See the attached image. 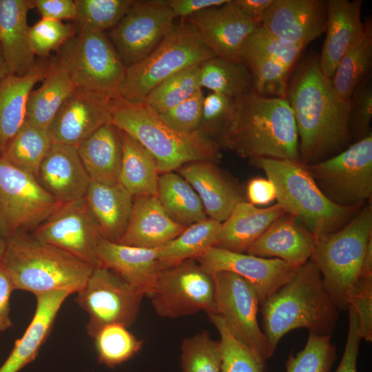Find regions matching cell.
<instances>
[{
	"mask_svg": "<svg viewBox=\"0 0 372 372\" xmlns=\"http://www.w3.org/2000/svg\"><path fill=\"white\" fill-rule=\"evenodd\" d=\"M285 99L292 110L299 159L312 165L342 152L351 143L349 101L335 92L319 65L318 56L303 59L289 76Z\"/></svg>",
	"mask_w": 372,
	"mask_h": 372,
	"instance_id": "cell-1",
	"label": "cell"
},
{
	"mask_svg": "<svg viewBox=\"0 0 372 372\" xmlns=\"http://www.w3.org/2000/svg\"><path fill=\"white\" fill-rule=\"evenodd\" d=\"M220 146L249 160L300 161L296 124L287 99L254 90L234 99L233 118Z\"/></svg>",
	"mask_w": 372,
	"mask_h": 372,
	"instance_id": "cell-2",
	"label": "cell"
},
{
	"mask_svg": "<svg viewBox=\"0 0 372 372\" xmlns=\"http://www.w3.org/2000/svg\"><path fill=\"white\" fill-rule=\"evenodd\" d=\"M263 333L276 351L280 339L296 329L331 335L338 309L326 290L319 269L310 260L261 306Z\"/></svg>",
	"mask_w": 372,
	"mask_h": 372,
	"instance_id": "cell-3",
	"label": "cell"
},
{
	"mask_svg": "<svg viewBox=\"0 0 372 372\" xmlns=\"http://www.w3.org/2000/svg\"><path fill=\"white\" fill-rule=\"evenodd\" d=\"M111 122L153 156L160 174L195 161L220 162V147L216 141L199 130L185 133L172 128L145 102L114 99Z\"/></svg>",
	"mask_w": 372,
	"mask_h": 372,
	"instance_id": "cell-4",
	"label": "cell"
},
{
	"mask_svg": "<svg viewBox=\"0 0 372 372\" xmlns=\"http://www.w3.org/2000/svg\"><path fill=\"white\" fill-rule=\"evenodd\" d=\"M1 262L14 290L35 295L56 290L79 292L94 267L72 254L21 232L6 239Z\"/></svg>",
	"mask_w": 372,
	"mask_h": 372,
	"instance_id": "cell-5",
	"label": "cell"
},
{
	"mask_svg": "<svg viewBox=\"0 0 372 372\" xmlns=\"http://www.w3.org/2000/svg\"><path fill=\"white\" fill-rule=\"evenodd\" d=\"M249 161L275 185L277 203L316 239L339 230L361 209L332 203L300 161L264 158Z\"/></svg>",
	"mask_w": 372,
	"mask_h": 372,
	"instance_id": "cell-6",
	"label": "cell"
},
{
	"mask_svg": "<svg viewBox=\"0 0 372 372\" xmlns=\"http://www.w3.org/2000/svg\"><path fill=\"white\" fill-rule=\"evenodd\" d=\"M371 240V200L341 229L316 239L310 260L319 269L324 287L338 310L349 309L350 293Z\"/></svg>",
	"mask_w": 372,
	"mask_h": 372,
	"instance_id": "cell-7",
	"label": "cell"
},
{
	"mask_svg": "<svg viewBox=\"0 0 372 372\" xmlns=\"http://www.w3.org/2000/svg\"><path fill=\"white\" fill-rule=\"evenodd\" d=\"M214 56L194 28L182 20L148 55L125 68L119 96L130 102L143 103L169 77Z\"/></svg>",
	"mask_w": 372,
	"mask_h": 372,
	"instance_id": "cell-8",
	"label": "cell"
},
{
	"mask_svg": "<svg viewBox=\"0 0 372 372\" xmlns=\"http://www.w3.org/2000/svg\"><path fill=\"white\" fill-rule=\"evenodd\" d=\"M56 58L76 87L112 99L120 97L126 68L105 32L77 28L74 36L59 49Z\"/></svg>",
	"mask_w": 372,
	"mask_h": 372,
	"instance_id": "cell-9",
	"label": "cell"
},
{
	"mask_svg": "<svg viewBox=\"0 0 372 372\" xmlns=\"http://www.w3.org/2000/svg\"><path fill=\"white\" fill-rule=\"evenodd\" d=\"M307 167L332 203L341 207H362L372 198V134Z\"/></svg>",
	"mask_w": 372,
	"mask_h": 372,
	"instance_id": "cell-10",
	"label": "cell"
},
{
	"mask_svg": "<svg viewBox=\"0 0 372 372\" xmlns=\"http://www.w3.org/2000/svg\"><path fill=\"white\" fill-rule=\"evenodd\" d=\"M145 293L114 271L94 268L75 302L88 314L85 326L94 338L105 326L113 324L130 328L139 313Z\"/></svg>",
	"mask_w": 372,
	"mask_h": 372,
	"instance_id": "cell-11",
	"label": "cell"
},
{
	"mask_svg": "<svg viewBox=\"0 0 372 372\" xmlns=\"http://www.w3.org/2000/svg\"><path fill=\"white\" fill-rule=\"evenodd\" d=\"M62 203L37 178L0 158V236L31 233Z\"/></svg>",
	"mask_w": 372,
	"mask_h": 372,
	"instance_id": "cell-12",
	"label": "cell"
},
{
	"mask_svg": "<svg viewBox=\"0 0 372 372\" xmlns=\"http://www.w3.org/2000/svg\"><path fill=\"white\" fill-rule=\"evenodd\" d=\"M156 313L177 318L204 311L216 313L211 275L196 260H187L161 269L155 287L149 296Z\"/></svg>",
	"mask_w": 372,
	"mask_h": 372,
	"instance_id": "cell-13",
	"label": "cell"
},
{
	"mask_svg": "<svg viewBox=\"0 0 372 372\" xmlns=\"http://www.w3.org/2000/svg\"><path fill=\"white\" fill-rule=\"evenodd\" d=\"M214 287L216 311L231 333L262 360L275 351L260 330L257 318L259 302L251 284L229 271L211 273Z\"/></svg>",
	"mask_w": 372,
	"mask_h": 372,
	"instance_id": "cell-14",
	"label": "cell"
},
{
	"mask_svg": "<svg viewBox=\"0 0 372 372\" xmlns=\"http://www.w3.org/2000/svg\"><path fill=\"white\" fill-rule=\"evenodd\" d=\"M175 19L167 0L134 1L109 37L125 68L148 55L172 30Z\"/></svg>",
	"mask_w": 372,
	"mask_h": 372,
	"instance_id": "cell-15",
	"label": "cell"
},
{
	"mask_svg": "<svg viewBox=\"0 0 372 372\" xmlns=\"http://www.w3.org/2000/svg\"><path fill=\"white\" fill-rule=\"evenodd\" d=\"M31 234L94 267L99 266L96 250L103 238L85 197L62 203Z\"/></svg>",
	"mask_w": 372,
	"mask_h": 372,
	"instance_id": "cell-16",
	"label": "cell"
},
{
	"mask_svg": "<svg viewBox=\"0 0 372 372\" xmlns=\"http://www.w3.org/2000/svg\"><path fill=\"white\" fill-rule=\"evenodd\" d=\"M196 260L209 274L229 271L248 281L256 291L260 306L287 283L298 269L278 258H262L216 247Z\"/></svg>",
	"mask_w": 372,
	"mask_h": 372,
	"instance_id": "cell-17",
	"label": "cell"
},
{
	"mask_svg": "<svg viewBox=\"0 0 372 372\" xmlns=\"http://www.w3.org/2000/svg\"><path fill=\"white\" fill-rule=\"evenodd\" d=\"M113 99L76 87L48 129L52 143L77 147L99 127L112 121Z\"/></svg>",
	"mask_w": 372,
	"mask_h": 372,
	"instance_id": "cell-18",
	"label": "cell"
},
{
	"mask_svg": "<svg viewBox=\"0 0 372 372\" xmlns=\"http://www.w3.org/2000/svg\"><path fill=\"white\" fill-rule=\"evenodd\" d=\"M183 20L194 28L216 56L240 63H242L240 52L245 41L258 27L241 14L232 0Z\"/></svg>",
	"mask_w": 372,
	"mask_h": 372,
	"instance_id": "cell-19",
	"label": "cell"
},
{
	"mask_svg": "<svg viewBox=\"0 0 372 372\" xmlns=\"http://www.w3.org/2000/svg\"><path fill=\"white\" fill-rule=\"evenodd\" d=\"M327 1L273 0L261 26L287 41L307 46L325 32Z\"/></svg>",
	"mask_w": 372,
	"mask_h": 372,
	"instance_id": "cell-20",
	"label": "cell"
},
{
	"mask_svg": "<svg viewBox=\"0 0 372 372\" xmlns=\"http://www.w3.org/2000/svg\"><path fill=\"white\" fill-rule=\"evenodd\" d=\"M177 171L198 195L208 218L223 223L238 203L245 201L240 185L218 164L195 161Z\"/></svg>",
	"mask_w": 372,
	"mask_h": 372,
	"instance_id": "cell-21",
	"label": "cell"
},
{
	"mask_svg": "<svg viewBox=\"0 0 372 372\" xmlns=\"http://www.w3.org/2000/svg\"><path fill=\"white\" fill-rule=\"evenodd\" d=\"M36 178L61 203L84 198L91 182L77 147L55 143H52Z\"/></svg>",
	"mask_w": 372,
	"mask_h": 372,
	"instance_id": "cell-22",
	"label": "cell"
},
{
	"mask_svg": "<svg viewBox=\"0 0 372 372\" xmlns=\"http://www.w3.org/2000/svg\"><path fill=\"white\" fill-rule=\"evenodd\" d=\"M315 242L313 234L286 213L275 220L245 253L278 258L298 268L310 260Z\"/></svg>",
	"mask_w": 372,
	"mask_h": 372,
	"instance_id": "cell-23",
	"label": "cell"
},
{
	"mask_svg": "<svg viewBox=\"0 0 372 372\" xmlns=\"http://www.w3.org/2000/svg\"><path fill=\"white\" fill-rule=\"evenodd\" d=\"M32 8L34 0H0V46L10 74L26 75L37 63L28 23Z\"/></svg>",
	"mask_w": 372,
	"mask_h": 372,
	"instance_id": "cell-24",
	"label": "cell"
},
{
	"mask_svg": "<svg viewBox=\"0 0 372 372\" xmlns=\"http://www.w3.org/2000/svg\"><path fill=\"white\" fill-rule=\"evenodd\" d=\"M362 5V0L327 1L326 37L318 61L329 78L333 76L339 61L363 31Z\"/></svg>",
	"mask_w": 372,
	"mask_h": 372,
	"instance_id": "cell-25",
	"label": "cell"
},
{
	"mask_svg": "<svg viewBox=\"0 0 372 372\" xmlns=\"http://www.w3.org/2000/svg\"><path fill=\"white\" fill-rule=\"evenodd\" d=\"M71 293L56 290L35 295L36 309L31 322L17 339L0 372H19L33 362L53 328L56 316L65 299Z\"/></svg>",
	"mask_w": 372,
	"mask_h": 372,
	"instance_id": "cell-26",
	"label": "cell"
},
{
	"mask_svg": "<svg viewBox=\"0 0 372 372\" xmlns=\"http://www.w3.org/2000/svg\"><path fill=\"white\" fill-rule=\"evenodd\" d=\"M158 249L127 246L102 238L96 256L99 266L114 271L149 296L161 270Z\"/></svg>",
	"mask_w": 372,
	"mask_h": 372,
	"instance_id": "cell-27",
	"label": "cell"
},
{
	"mask_svg": "<svg viewBox=\"0 0 372 372\" xmlns=\"http://www.w3.org/2000/svg\"><path fill=\"white\" fill-rule=\"evenodd\" d=\"M186 227L169 218L156 196L134 197L127 229L117 243L147 249L160 248Z\"/></svg>",
	"mask_w": 372,
	"mask_h": 372,
	"instance_id": "cell-28",
	"label": "cell"
},
{
	"mask_svg": "<svg viewBox=\"0 0 372 372\" xmlns=\"http://www.w3.org/2000/svg\"><path fill=\"white\" fill-rule=\"evenodd\" d=\"M50 59H40L24 76L9 74L0 80V158L25 121L28 95L42 81Z\"/></svg>",
	"mask_w": 372,
	"mask_h": 372,
	"instance_id": "cell-29",
	"label": "cell"
},
{
	"mask_svg": "<svg viewBox=\"0 0 372 372\" xmlns=\"http://www.w3.org/2000/svg\"><path fill=\"white\" fill-rule=\"evenodd\" d=\"M85 199L102 237L118 242L130 218L134 196L120 183L105 185L91 180Z\"/></svg>",
	"mask_w": 372,
	"mask_h": 372,
	"instance_id": "cell-30",
	"label": "cell"
},
{
	"mask_svg": "<svg viewBox=\"0 0 372 372\" xmlns=\"http://www.w3.org/2000/svg\"><path fill=\"white\" fill-rule=\"evenodd\" d=\"M286 214L278 203L260 208L247 201L238 203L227 218L222 223L216 247L245 253L278 218Z\"/></svg>",
	"mask_w": 372,
	"mask_h": 372,
	"instance_id": "cell-31",
	"label": "cell"
},
{
	"mask_svg": "<svg viewBox=\"0 0 372 372\" xmlns=\"http://www.w3.org/2000/svg\"><path fill=\"white\" fill-rule=\"evenodd\" d=\"M77 150L92 181L105 185L119 183L121 134L112 122L99 127L77 147Z\"/></svg>",
	"mask_w": 372,
	"mask_h": 372,
	"instance_id": "cell-32",
	"label": "cell"
},
{
	"mask_svg": "<svg viewBox=\"0 0 372 372\" xmlns=\"http://www.w3.org/2000/svg\"><path fill=\"white\" fill-rule=\"evenodd\" d=\"M76 88L65 68L56 58L50 59L41 86L28 98L25 121L48 130L59 110Z\"/></svg>",
	"mask_w": 372,
	"mask_h": 372,
	"instance_id": "cell-33",
	"label": "cell"
},
{
	"mask_svg": "<svg viewBox=\"0 0 372 372\" xmlns=\"http://www.w3.org/2000/svg\"><path fill=\"white\" fill-rule=\"evenodd\" d=\"M122 158L119 183L134 197L156 196L160 173L153 156L136 139L121 131Z\"/></svg>",
	"mask_w": 372,
	"mask_h": 372,
	"instance_id": "cell-34",
	"label": "cell"
},
{
	"mask_svg": "<svg viewBox=\"0 0 372 372\" xmlns=\"http://www.w3.org/2000/svg\"><path fill=\"white\" fill-rule=\"evenodd\" d=\"M156 197L165 213L179 225L188 227L207 218L198 195L178 173L159 175Z\"/></svg>",
	"mask_w": 372,
	"mask_h": 372,
	"instance_id": "cell-35",
	"label": "cell"
},
{
	"mask_svg": "<svg viewBox=\"0 0 372 372\" xmlns=\"http://www.w3.org/2000/svg\"><path fill=\"white\" fill-rule=\"evenodd\" d=\"M221 227L222 223L208 217L187 227L174 239L159 248L161 269L203 256L216 245Z\"/></svg>",
	"mask_w": 372,
	"mask_h": 372,
	"instance_id": "cell-36",
	"label": "cell"
},
{
	"mask_svg": "<svg viewBox=\"0 0 372 372\" xmlns=\"http://www.w3.org/2000/svg\"><path fill=\"white\" fill-rule=\"evenodd\" d=\"M372 65V20L367 18L359 38L339 61L333 76V86L340 98L349 101L356 86L369 74Z\"/></svg>",
	"mask_w": 372,
	"mask_h": 372,
	"instance_id": "cell-37",
	"label": "cell"
},
{
	"mask_svg": "<svg viewBox=\"0 0 372 372\" xmlns=\"http://www.w3.org/2000/svg\"><path fill=\"white\" fill-rule=\"evenodd\" d=\"M201 88L236 99L253 90L247 68L240 62L214 56L200 64Z\"/></svg>",
	"mask_w": 372,
	"mask_h": 372,
	"instance_id": "cell-38",
	"label": "cell"
},
{
	"mask_svg": "<svg viewBox=\"0 0 372 372\" xmlns=\"http://www.w3.org/2000/svg\"><path fill=\"white\" fill-rule=\"evenodd\" d=\"M52 144L48 130L25 121L7 146L2 158L37 177Z\"/></svg>",
	"mask_w": 372,
	"mask_h": 372,
	"instance_id": "cell-39",
	"label": "cell"
},
{
	"mask_svg": "<svg viewBox=\"0 0 372 372\" xmlns=\"http://www.w3.org/2000/svg\"><path fill=\"white\" fill-rule=\"evenodd\" d=\"M93 338L98 362L110 369L133 358L144 342L128 328L117 324L105 326Z\"/></svg>",
	"mask_w": 372,
	"mask_h": 372,
	"instance_id": "cell-40",
	"label": "cell"
},
{
	"mask_svg": "<svg viewBox=\"0 0 372 372\" xmlns=\"http://www.w3.org/2000/svg\"><path fill=\"white\" fill-rule=\"evenodd\" d=\"M200 64L187 68L169 77L147 96L146 103L158 114L181 103L200 89Z\"/></svg>",
	"mask_w": 372,
	"mask_h": 372,
	"instance_id": "cell-41",
	"label": "cell"
},
{
	"mask_svg": "<svg viewBox=\"0 0 372 372\" xmlns=\"http://www.w3.org/2000/svg\"><path fill=\"white\" fill-rule=\"evenodd\" d=\"M240 59L251 73L254 92L264 96L285 98L291 69L246 51L240 52Z\"/></svg>",
	"mask_w": 372,
	"mask_h": 372,
	"instance_id": "cell-42",
	"label": "cell"
},
{
	"mask_svg": "<svg viewBox=\"0 0 372 372\" xmlns=\"http://www.w3.org/2000/svg\"><path fill=\"white\" fill-rule=\"evenodd\" d=\"M208 317L220 334L221 372H266V361L238 340L218 314Z\"/></svg>",
	"mask_w": 372,
	"mask_h": 372,
	"instance_id": "cell-43",
	"label": "cell"
},
{
	"mask_svg": "<svg viewBox=\"0 0 372 372\" xmlns=\"http://www.w3.org/2000/svg\"><path fill=\"white\" fill-rule=\"evenodd\" d=\"M180 350L183 372H221L220 342L212 339L207 330L185 338Z\"/></svg>",
	"mask_w": 372,
	"mask_h": 372,
	"instance_id": "cell-44",
	"label": "cell"
},
{
	"mask_svg": "<svg viewBox=\"0 0 372 372\" xmlns=\"http://www.w3.org/2000/svg\"><path fill=\"white\" fill-rule=\"evenodd\" d=\"M133 0H74L76 28L105 32L113 29L123 17Z\"/></svg>",
	"mask_w": 372,
	"mask_h": 372,
	"instance_id": "cell-45",
	"label": "cell"
},
{
	"mask_svg": "<svg viewBox=\"0 0 372 372\" xmlns=\"http://www.w3.org/2000/svg\"><path fill=\"white\" fill-rule=\"evenodd\" d=\"M337 358L331 335L309 333L302 350L290 354L286 361V372H330Z\"/></svg>",
	"mask_w": 372,
	"mask_h": 372,
	"instance_id": "cell-46",
	"label": "cell"
},
{
	"mask_svg": "<svg viewBox=\"0 0 372 372\" xmlns=\"http://www.w3.org/2000/svg\"><path fill=\"white\" fill-rule=\"evenodd\" d=\"M305 48L276 37L260 25L249 36L241 51L269 58L291 69Z\"/></svg>",
	"mask_w": 372,
	"mask_h": 372,
	"instance_id": "cell-47",
	"label": "cell"
},
{
	"mask_svg": "<svg viewBox=\"0 0 372 372\" xmlns=\"http://www.w3.org/2000/svg\"><path fill=\"white\" fill-rule=\"evenodd\" d=\"M357 315L362 339L372 341V242H370L361 272L350 293L349 307Z\"/></svg>",
	"mask_w": 372,
	"mask_h": 372,
	"instance_id": "cell-48",
	"label": "cell"
},
{
	"mask_svg": "<svg viewBox=\"0 0 372 372\" xmlns=\"http://www.w3.org/2000/svg\"><path fill=\"white\" fill-rule=\"evenodd\" d=\"M234 111V99L210 92L204 96L198 130L213 139L220 146L231 124Z\"/></svg>",
	"mask_w": 372,
	"mask_h": 372,
	"instance_id": "cell-49",
	"label": "cell"
},
{
	"mask_svg": "<svg viewBox=\"0 0 372 372\" xmlns=\"http://www.w3.org/2000/svg\"><path fill=\"white\" fill-rule=\"evenodd\" d=\"M77 28L70 23L41 19L30 26V39L32 50L40 59H47L52 51L59 49L74 36Z\"/></svg>",
	"mask_w": 372,
	"mask_h": 372,
	"instance_id": "cell-50",
	"label": "cell"
},
{
	"mask_svg": "<svg viewBox=\"0 0 372 372\" xmlns=\"http://www.w3.org/2000/svg\"><path fill=\"white\" fill-rule=\"evenodd\" d=\"M372 74L355 88L349 100V129L351 142L372 134Z\"/></svg>",
	"mask_w": 372,
	"mask_h": 372,
	"instance_id": "cell-51",
	"label": "cell"
},
{
	"mask_svg": "<svg viewBox=\"0 0 372 372\" xmlns=\"http://www.w3.org/2000/svg\"><path fill=\"white\" fill-rule=\"evenodd\" d=\"M203 89L174 107L158 114L164 122L182 132L190 133L198 130L204 99Z\"/></svg>",
	"mask_w": 372,
	"mask_h": 372,
	"instance_id": "cell-52",
	"label": "cell"
},
{
	"mask_svg": "<svg viewBox=\"0 0 372 372\" xmlns=\"http://www.w3.org/2000/svg\"><path fill=\"white\" fill-rule=\"evenodd\" d=\"M349 327L344 351L335 372H357V361L362 340L359 322L354 310L349 307Z\"/></svg>",
	"mask_w": 372,
	"mask_h": 372,
	"instance_id": "cell-53",
	"label": "cell"
},
{
	"mask_svg": "<svg viewBox=\"0 0 372 372\" xmlns=\"http://www.w3.org/2000/svg\"><path fill=\"white\" fill-rule=\"evenodd\" d=\"M42 19L63 21L74 20L76 4L73 0H34Z\"/></svg>",
	"mask_w": 372,
	"mask_h": 372,
	"instance_id": "cell-54",
	"label": "cell"
},
{
	"mask_svg": "<svg viewBox=\"0 0 372 372\" xmlns=\"http://www.w3.org/2000/svg\"><path fill=\"white\" fill-rule=\"evenodd\" d=\"M247 197L249 203L254 205H266L276 199V189L269 178H254L247 184Z\"/></svg>",
	"mask_w": 372,
	"mask_h": 372,
	"instance_id": "cell-55",
	"label": "cell"
},
{
	"mask_svg": "<svg viewBox=\"0 0 372 372\" xmlns=\"http://www.w3.org/2000/svg\"><path fill=\"white\" fill-rule=\"evenodd\" d=\"M14 290L10 276L0 261V334L12 327L10 313V299Z\"/></svg>",
	"mask_w": 372,
	"mask_h": 372,
	"instance_id": "cell-56",
	"label": "cell"
},
{
	"mask_svg": "<svg viewBox=\"0 0 372 372\" xmlns=\"http://www.w3.org/2000/svg\"><path fill=\"white\" fill-rule=\"evenodd\" d=\"M228 0H167L175 18L182 20L207 8L221 6Z\"/></svg>",
	"mask_w": 372,
	"mask_h": 372,
	"instance_id": "cell-57",
	"label": "cell"
},
{
	"mask_svg": "<svg viewBox=\"0 0 372 372\" xmlns=\"http://www.w3.org/2000/svg\"><path fill=\"white\" fill-rule=\"evenodd\" d=\"M273 0H232L241 14L257 26H260L267 9Z\"/></svg>",
	"mask_w": 372,
	"mask_h": 372,
	"instance_id": "cell-58",
	"label": "cell"
},
{
	"mask_svg": "<svg viewBox=\"0 0 372 372\" xmlns=\"http://www.w3.org/2000/svg\"><path fill=\"white\" fill-rule=\"evenodd\" d=\"M10 74L1 46H0V80Z\"/></svg>",
	"mask_w": 372,
	"mask_h": 372,
	"instance_id": "cell-59",
	"label": "cell"
},
{
	"mask_svg": "<svg viewBox=\"0 0 372 372\" xmlns=\"http://www.w3.org/2000/svg\"><path fill=\"white\" fill-rule=\"evenodd\" d=\"M6 249V240L0 236V261L2 260Z\"/></svg>",
	"mask_w": 372,
	"mask_h": 372,
	"instance_id": "cell-60",
	"label": "cell"
}]
</instances>
